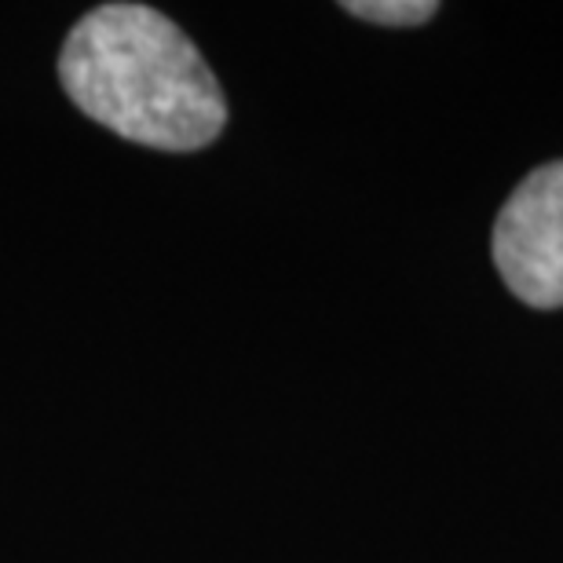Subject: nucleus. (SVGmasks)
Listing matches in <instances>:
<instances>
[{
	"instance_id": "f257e3e1",
	"label": "nucleus",
	"mask_w": 563,
	"mask_h": 563,
	"mask_svg": "<svg viewBox=\"0 0 563 563\" xmlns=\"http://www.w3.org/2000/svg\"><path fill=\"white\" fill-rule=\"evenodd\" d=\"M59 81L85 118L151 151L195 154L228 125V99L198 44L146 4H99L77 19Z\"/></svg>"
},
{
	"instance_id": "f03ea898",
	"label": "nucleus",
	"mask_w": 563,
	"mask_h": 563,
	"mask_svg": "<svg viewBox=\"0 0 563 563\" xmlns=\"http://www.w3.org/2000/svg\"><path fill=\"white\" fill-rule=\"evenodd\" d=\"M494 267L531 308H563V162L534 168L494 223Z\"/></svg>"
},
{
	"instance_id": "7ed1b4c3",
	"label": "nucleus",
	"mask_w": 563,
	"mask_h": 563,
	"mask_svg": "<svg viewBox=\"0 0 563 563\" xmlns=\"http://www.w3.org/2000/svg\"><path fill=\"white\" fill-rule=\"evenodd\" d=\"M341 8L377 26H421L439 11L435 0H347Z\"/></svg>"
}]
</instances>
